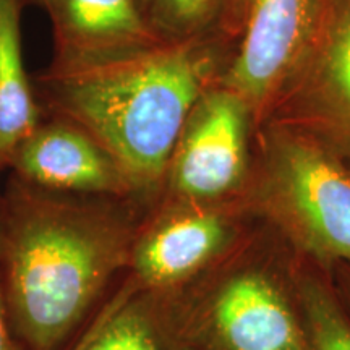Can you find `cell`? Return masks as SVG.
I'll use <instances>...</instances> for the list:
<instances>
[{
    "label": "cell",
    "instance_id": "obj_15",
    "mask_svg": "<svg viewBox=\"0 0 350 350\" xmlns=\"http://www.w3.org/2000/svg\"><path fill=\"white\" fill-rule=\"evenodd\" d=\"M0 350H26L15 327H13L10 310H8L2 275H0Z\"/></svg>",
    "mask_w": 350,
    "mask_h": 350
},
{
    "label": "cell",
    "instance_id": "obj_9",
    "mask_svg": "<svg viewBox=\"0 0 350 350\" xmlns=\"http://www.w3.org/2000/svg\"><path fill=\"white\" fill-rule=\"evenodd\" d=\"M70 350H196L183 334L169 297L125 279Z\"/></svg>",
    "mask_w": 350,
    "mask_h": 350
},
{
    "label": "cell",
    "instance_id": "obj_3",
    "mask_svg": "<svg viewBox=\"0 0 350 350\" xmlns=\"http://www.w3.org/2000/svg\"><path fill=\"white\" fill-rule=\"evenodd\" d=\"M224 261L190 286L167 294L193 347L308 350L300 313L281 284L260 268H227Z\"/></svg>",
    "mask_w": 350,
    "mask_h": 350
},
{
    "label": "cell",
    "instance_id": "obj_14",
    "mask_svg": "<svg viewBox=\"0 0 350 350\" xmlns=\"http://www.w3.org/2000/svg\"><path fill=\"white\" fill-rule=\"evenodd\" d=\"M222 0H135L144 26L157 42L200 41Z\"/></svg>",
    "mask_w": 350,
    "mask_h": 350
},
{
    "label": "cell",
    "instance_id": "obj_17",
    "mask_svg": "<svg viewBox=\"0 0 350 350\" xmlns=\"http://www.w3.org/2000/svg\"><path fill=\"white\" fill-rule=\"evenodd\" d=\"M0 239H2V193H0Z\"/></svg>",
    "mask_w": 350,
    "mask_h": 350
},
{
    "label": "cell",
    "instance_id": "obj_16",
    "mask_svg": "<svg viewBox=\"0 0 350 350\" xmlns=\"http://www.w3.org/2000/svg\"><path fill=\"white\" fill-rule=\"evenodd\" d=\"M340 284H342V292H344L345 299H347V304L350 306V268H349V266H342Z\"/></svg>",
    "mask_w": 350,
    "mask_h": 350
},
{
    "label": "cell",
    "instance_id": "obj_12",
    "mask_svg": "<svg viewBox=\"0 0 350 350\" xmlns=\"http://www.w3.org/2000/svg\"><path fill=\"white\" fill-rule=\"evenodd\" d=\"M317 47L314 90L332 122L350 135V0L332 7Z\"/></svg>",
    "mask_w": 350,
    "mask_h": 350
},
{
    "label": "cell",
    "instance_id": "obj_8",
    "mask_svg": "<svg viewBox=\"0 0 350 350\" xmlns=\"http://www.w3.org/2000/svg\"><path fill=\"white\" fill-rule=\"evenodd\" d=\"M318 0H252L247 33L219 85L250 104L282 85L312 41Z\"/></svg>",
    "mask_w": 350,
    "mask_h": 350
},
{
    "label": "cell",
    "instance_id": "obj_11",
    "mask_svg": "<svg viewBox=\"0 0 350 350\" xmlns=\"http://www.w3.org/2000/svg\"><path fill=\"white\" fill-rule=\"evenodd\" d=\"M26 0H0V172L8 169L20 143L44 112L26 72L21 44V10Z\"/></svg>",
    "mask_w": 350,
    "mask_h": 350
},
{
    "label": "cell",
    "instance_id": "obj_13",
    "mask_svg": "<svg viewBox=\"0 0 350 350\" xmlns=\"http://www.w3.org/2000/svg\"><path fill=\"white\" fill-rule=\"evenodd\" d=\"M297 297L308 350H350V317L334 291L317 275L301 274Z\"/></svg>",
    "mask_w": 350,
    "mask_h": 350
},
{
    "label": "cell",
    "instance_id": "obj_2",
    "mask_svg": "<svg viewBox=\"0 0 350 350\" xmlns=\"http://www.w3.org/2000/svg\"><path fill=\"white\" fill-rule=\"evenodd\" d=\"M201 41L152 42L113 54L51 60L33 73L44 113L64 117L119 161L138 195L156 203L188 113L213 83Z\"/></svg>",
    "mask_w": 350,
    "mask_h": 350
},
{
    "label": "cell",
    "instance_id": "obj_7",
    "mask_svg": "<svg viewBox=\"0 0 350 350\" xmlns=\"http://www.w3.org/2000/svg\"><path fill=\"white\" fill-rule=\"evenodd\" d=\"M8 170L47 190L143 200L119 161L98 139L73 122L51 113H44L20 143Z\"/></svg>",
    "mask_w": 350,
    "mask_h": 350
},
{
    "label": "cell",
    "instance_id": "obj_5",
    "mask_svg": "<svg viewBox=\"0 0 350 350\" xmlns=\"http://www.w3.org/2000/svg\"><path fill=\"white\" fill-rule=\"evenodd\" d=\"M234 239V222L222 203L159 196L138 227L124 279L135 288L174 294L221 265Z\"/></svg>",
    "mask_w": 350,
    "mask_h": 350
},
{
    "label": "cell",
    "instance_id": "obj_10",
    "mask_svg": "<svg viewBox=\"0 0 350 350\" xmlns=\"http://www.w3.org/2000/svg\"><path fill=\"white\" fill-rule=\"evenodd\" d=\"M49 16L54 60H77L157 42L135 0H33Z\"/></svg>",
    "mask_w": 350,
    "mask_h": 350
},
{
    "label": "cell",
    "instance_id": "obj_6",
    "mask_svg": "<svg viewBox=\"0 0 350 350\" xmlns=\"http://www.w3.org/2000/svg\"><path fill=\"white\" fill-rule=\"evenodd\" d=\"M247 107L221 85L201 94L175 143L161 196L221 204L237 190L247 164Z\"/></svg>",
    "mask_w": 350,
    "mask_h": 350
},
{
    "label": "cell",
    "instance_id": "obj_18",
    "mask_svg": "<svg viewBox=\"0 0 350 350\" xmlns=\"http://www.w3.org/2000/svg\"><path fill=\"white\" fill-rule=\"evenodd\" d=\"M26 3H33V0H26Z\"/></svg>",
    "mask_w": 350,
    "mask_h": 350
},
{
    "label": "cell",
    "instance_id": "obj_1",
    "mask_svg": "<svg viewBox=\"0 0 350 350\" xmlns=\"http://www.w3.org/2000/svg\"><path fill=\"white\" fill-rule=\"evenodd\" d=\"M146 201L65 193L10 174L0 275L26 350H70L129 269Z\"/></svg>",
    "mask_w": 350,
    "mask_h": 350
},
{
    "label": "cell",
    "instance_id": "obj_4",
    "mask_svg": "<svg viewBox=\"0 0 350 350\" xmlns=\"http://www.w3.org/2000/svg\"><path fill=\"white\" fill-rule=\"evenodd\" d=\"M265 203L275 222L310 255L350 268V172L301 137L271 148Z\"/></svg>",
    "mask_w": 350,
    "mask_h": 350
}]
</instances>
